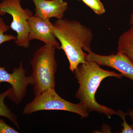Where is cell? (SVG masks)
<instances>
[{
	"label": "cell",
	"mask_w": 133,
	"mask_h": 133,
	"mask_svg": "<svg viewBox=\"0 0 133 133\" xmlns=\"http://www.w3.org/2000/svg\"><path fill=\"white\" fill-rule=\"evenodd\" d=\"M53 34L60 42L73 72L80 64L86 62L85 52L91 50L93 35L90 29L76 20L58 19L53 24Z\"/></svg>",
	"instance_id": "cell-1"
},
{
	"label": "cell",
	"mask_w": 133,
	"mask_h": 133,
	"mask_svg": "<svg viewBox=\"0 0 133 133\" xmlns=\"http://www.w3.org/2000/svg\"><path fill=\"white\" fill-rule=\"evenodd\" d=\"M73 72L79 85L75 95L79 101V103L90 112L104 114L108 118L117 115L116 111L98 104L95 99V94L103 79L110 77L121 79L123 77L121 74L106 70L95 62L88 60L79 65Z\"/></svg>",
	"instance_id": "cell-2"
},
{
	"label": "cell",
	"mask_w": 133,
	"mask_h": 133,
	"mask_svg": "<svg viewBox=\"0 0 133 133\" xmlns=\"http://www.w3.org/2000/svg\"><path fill=\"white\" fill-rule=\"evenodd\" d=\"M55 50V47L45 44L34 55L31 64L35 96L49 89L55 90V75L57 67Z\"/></svg>",
	"instance_id": "cell-3"
},
{
	"label": "cell",
	"mask_w": 133,
	"mask_h": 133,
	"mask_svg": "<svg viewBox=\"0 0 133 133\" xmlns=\"http://www.w3.org/2000/svg\"><path fill=\"white\" fill-rule=\"evenodd\" d=\"M43 110L64 111L79 115L82 118H87L89 111L79 103L74 104L62 98L55 91L50 89L35 96L32 101L24 107L23 114L30 115Z\"/></svg>",
	"instance_id": "cell-4"
},
{
	"label": "cell",
	"mask_w": 133,
	"mask_h": 133,
	"mask_svg": "<svg viewBox=\"0 0 133 133\" xmlns=\"http://www.w3.org/2000/svg\"><path fill=\"white\" fill-rule=\"evenodd\" d=\"M6 14L12 15L13 21L10 27L17 34L16 44L25 48L30 46L28 20L33 15L28 9L22 8L20 0H2L0 3V15Z\"/></svg>",
	"instance_id": "cell-5"
},
{
	"label": "cell",
	"mask_w": 133,
	"mask_h": 133,
	"mask_svg": "<svg viewBox=\"0 0 133 133\" xmlns=\"http://www.w3.org/2000/svg\"><path fill=\"white\" fill-rule=\"evenodd\" d=\"M5 69L0 66V83L6 82L11 85L12 92L8 98L15 104H19L26 95L28 86L35 84L34 79L31 75L26 76V70L21 62L19 67L13 69L12 73L8 72Z\"/></svg>",
	"instance_id": "cell-6"
},
{
	"label": "cell",
	"mask_w": 133,
	"mask_h": 133,
	"mask_svg": "<svg viewBox=\"0 0 133 133\" xmlns=\"http://www.w3.org/2000/svg\"><path fill=\"white\" fill-rule=\"evenodd\" d=\"M86 53V60L92 61L100 65L115 69L122 76L133 81V63L125 56L118 53L108 56L98 55L90 50Z\"/></svg>",
	"instance_id": "cell-7"
},
{
	"label": "cell",
	"mask_w": 133,
	"mask_h": 133,
	"mask_svg": "<svg viewBox=\"0 0 133 133\" xmlns=\"http://www.w3.org/2000/svg\"><path fill=\"white\" fill-rule=\"evenodd\" d=\"M50 19H43L32 15L29 17V40H39L45 45L59 49L60 44L56 40L53 31V24Z\"/></svg>",
	"instance_id": "cell-8"
},
{
	"label": "cell",
	"mask_w": 133,
	"mask_h": 133,
	"mask_svg": "<svg viewBox=\"0 0 133 133\" xmlns=\"http://www.w3.org/2000/svg\"><path fill=\"white\" fill-rule=\"evenodd\" d=\"M35 5V16L43 19L55 17L63 19L68 9V3L64 0H32Z\"/></svg>",
	"instance_id": "cell-9"
},
{
	"label": "cell",
	"mask_w": 133,
	"mask_h": 133,
	"mask_svg": "<svg viewBox=\"0 0 133 133\" xmlns=\"http://www.w3.org/2000/svg\"><path fill=\"white\" fill-rule=\"evenodd\" d=\"M122 34L118 41V52L125 56L133 63V25Z\"/></svg>",
	"instance_id": "cell-10"
},
{
	"label": "cell",
	"mask_w": 133,
	"mask_h": 133,
	"mask_svg": "<svg viewBox=\"0 0 133 133\" xmlns=\"http://www.w3.org/2000/svg\"><path fill=\"white\" fill-rule=\"evenodd\" d=\"M12 88L0 94V116L6 117L12 122L19 129V122L16 115L11 111L4 102L5 98L8 97L12 92Z\"/></svg>",
	"instance_id": "cell-11"
},
{
	"label": "cell",
	"mask_w": 133,
	"mask_h": 133,
	"mask_svg": "<svg viewBox=\"0 0 133 133\" xmlns=\"http://www.w3.org/2000/svg\"><path fill=\"white\" fill-rule=\"evenodd\" d=\"M96 14L101 15L105 12L104 6L100 0H82Z\"/></svg>",
	"instance_id": "cell-12"
},
{
	"label": "cell",
	"mask_w": 133,
	"mask_h": 133,
	"mask_svg": "<svg viewBox=\"0 0 133 133\" xmlns=\"http://www.w3.org/2000/svg\"><path fill=\"white\" fill-rule=\"evenodd\" d=\"M9 28V26L5 24L2 18L0 17V45L6 42L16 40V37L12 35H4V33Z\"/></svg>",
	"instance_id": "cell-13"
},
{
	"label": "cell",
	"mask_w": 133,
	"mask_h": 133,
	"mask_svg": "<svg viewBox=\"0 0 133 133\" xmlns=\"http://www.w3.org/2000/svg\"><path fill=\"white\" fill-rule=\"evenodd\" d=\"M117 115L121 117L123 120V122L122 124V126L123 127V129H122L121 133H133V129L131 125H129L128 124L126 120V116L128 115L127 112L125 113L121 110H118Z\"/></svg>",
	"instance_id": "cell-14"
},
{
	"label": "cell",
	"mask_w": 133,
	"mask_h": 133,
	"mask_svg": "<svg viewBox=\"0 0 133 133\" xmlns=\"http://www.w3.org/2000/svg\"><path fill=\"white\" fill-rule=\"evenodd\" d=\"M9 125H8L2 119H0V133H18Z\"/></svg>",
	"instance_id": "cell-15"
},
{
	"label": "cell",
	"mask_w": 133,
	"mask_h": 133,
	"mask_svg": "<svg viewBox=\"0 0 133 133\" xmlns=\"http://www.w3.org/2000/svg\"><path fill=\"white\" fill-rule=\"evenodd\" d=\"M128 114L131 118L132 121H133V109H129L128 111Z\"/></svg>",
	"instance_id": "cell-16"
},
{
	"label": "cell",
	"mask_w": 133,
	"mask_h": 133,
	"mask_svg": "<svg viewBox=\"0 0 133 133\" xmlns=\"http://www.w3.org/2000/svg\"><path fill=\"white\" fill-rule=\"evenodd\" d=\"M129 24L131 25H133V10L130 15V21H129Z\"/></svg>",
	"instance_id": "cell-17"
},
{
	"label": "cell",
	"mask_w": 133,
	"mask_h": 133,
	"mask_svg": "<svg viewBox=\"0 0 133 133\" xmlns=\"http://www.w3.org/2000/svg\"><path fill=\"white\" fill-rule=\"evenodd\" d=\"M131 127H132V129H133V125H131Z\"/></svg>",
	"instance_id": "cell-18"
},
{
	"label": "cell",
	"mask_w": 133,
	"mask_h": 133,
	"mask_svg": "<svg viewBox=\"0 0 133 133\" xmlns=\"http://www.w3.org/2000/svg\"><path fill=\"white\" fill-rule=\"evenodd\" d=\"M78 1H82V0H78Z\"/></svg>",
	"instance_id": "cell-19"
}]
</instances>
